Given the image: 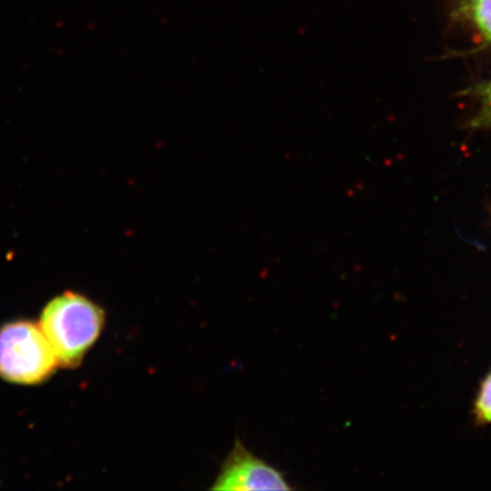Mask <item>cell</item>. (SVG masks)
Segmentation results:
<instances>
[{
    "label": "cell",
    "instance_id": "8992f818",
    "mask_svg": "<svg viewBox=\"0 0 491 491\" xmlns=\"http://www.w3.org/2000/svg\"><path fill=\"white\" fill-rule=\"evenodd\" d=\"M475 97L479 101V108L473 116V128H490L491 126V82L480 84L475 90Z\"/></svg>",
    "mask_w": 491,
    "mask_h": 491
},
{
    "label": "cell",
    "instance_id": "277c9868",
    "mask_svg": "<svg viewBox=\"0 0 491 491\" xmlns=\"http://www.w3.org/2000/svg\"><path fill=\"white\" fill-rule=\"evenodd\" d=\"M452 19L462 23L491 46V0H452Z\"/></svg>",
    "mask_w": 491,
    "mask_h": 491
},
{
    "label": "cell",
    "instance_id": "3957f363",
    "mask_svg": "<svg viewBox=\"0 0 491 491\" xmlns=\"http://www.w3.org/2000/svg\"><path fill=\"white\" fill-rule=\"evenodd\" d=\"M213 490L255 491L290 490L285 475L254 455L239 439L226 456Z\"/></svg>",
    "mask_w": 491,
    "mask_h": 491
},
{
    "label": "cell",
    "instance_id": "5b68a950",
    "mask_svg": "<svg viewBox=\"0 0 491 491\" xmlns=\"http://www.w3.org/2000/svg\"><path fill=\"white\" fill-rule=\"evenodd\" d=\"M472 416L477 427L491 425V370L485 375L477 388Z\"/></svg>",
    "mask_w": 491,
    "mask_h": 491
},
{
    "label": "cell",
    "instance_id": "6da1fadb",
    "mask_svg": "<svg viewBox=\"0 0 491 491\" xmlns=\"http://www.w3.org/2000/svg\"><path fill=\"white\" fill-rule=\"evenodd\" d=\"M103 323V313L84 297L67 293L49 303L40 328L59 363L74 365L93 345Z\"/></svg>",
    "mask_w": 491,
    "mask_h": 491
},
{
    "label": "cell",
    "instance_id": "7a4b0ae2",
    "mask_svg": "<svg viewBox=\"0 0 491 491\" xmlns=\"http://www.w3.org/2000/svg\"><path fill=\"white\" fill-rule=\"evenodd\" d=\"M59 358L41 328L14 322L0 330V375L11 383H41L55 370Z\"/></svg>",
    "mask_w": 491,
    "mask_h": 491
}]
</instances>
